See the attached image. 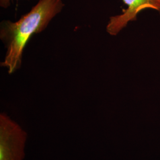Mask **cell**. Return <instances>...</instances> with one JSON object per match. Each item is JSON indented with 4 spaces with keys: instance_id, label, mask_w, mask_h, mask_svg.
<instances>
[{
    "instance_id": "277c9868",
    "label": "cell",
    "mask_w": 160,
    "mask_h": 160,
    "mask_svg": "<svg viewBox=\"0 0 160 160\" xmlns=\"http://www.w3.org/2000/svg\"><path fill=\"white\" fill-rule=\"evenodd\" d=\"M12 1V0H0V6L2 8H7L10 6Z\"/></svg>"
},
{
    "instance_id": "6da1fadb",
    "label": "cell",
    "mask_w": 160,
    "mask_h": 160,
    "mask_svg": "<svg viewBox=\"0 0 160 160\" xmlns=\"http://www.w3.org/2000/svg\"><path fill=\"white\" fill-rule=\"evenodd\" d=\"M63 7L62 0H39L17 22L2 23L0 38L6 44L7 52L1 66L7 68L9 74L20 68L24 49L32 36L46 29Z\"/></svg>"
},
{
    "instance_id": "3957f363",
    "label": "cell",
    "mask_w": 160,
    "mask_h": 160,
    "mask_svg": "<svg viewBox=\"0 0 160 160\" xmlns=\"http://www.w3.org/2000/svg\"><path fill=\"white\" fill-rule=\"evenodd\" d=\"M122 1L128 8L123 10L122 14L110 17L106 27L107 32L112 36L118 34L129 22L137 20L138 14L145 9H154L160 13V0H122Z\"/></svg>"
},
{
    "instance_id": "7a4b0ae2",
    "label": "cell",
    "mask_w": 160,
    "mask_h": 160,
    "mask_svg": "<svg viewBox=\"0 0 160 160\" xmlns=\"http://www.w3.org/2000/svg\"><path fill=\"white\" fill-rule=\"evenodd\" d=\"M27 133L7 114H0V160H23Z\"/></svg>"
}]
</instances>
